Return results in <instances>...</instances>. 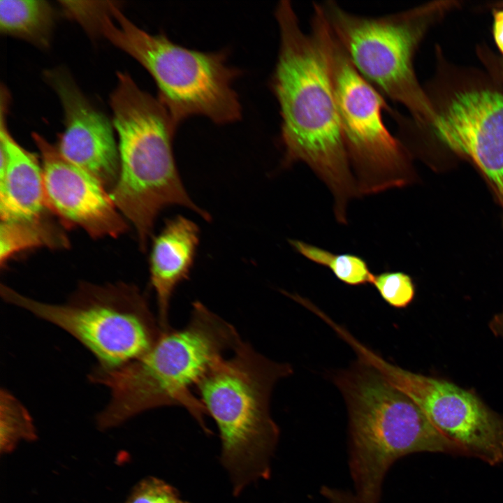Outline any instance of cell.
<instances>
[{"mask_svg":"<svg viewBox=\"0 0 503 503\" xmlns=\"http://www.w3.org/2000/svg\"><path fill=\"white\" fill-rule=\"evenodd\" d=\"M279 48L271 89L281 116L282 164H306L326 186L336 221L348 224L349 202L358 197L349 159L320 17L314 11L311 30L300 28L288 0L275 10Z\"/></svg>","mask_w":503,"mask_h":503,"instance_id":"1","label":"cell"},{"mask_svg":"<svg viewBox=\"0 0 503 503\" xmlns=\"http://www.w3.org/2000/svg\"><path fill=\"white\" fill-rule=\"evenodd\" d=\"M242 341L233 325L194 302L187 324L164 331L145 355L115 368L99 366L89 374L91 381L110 392L97 426L110 429L149 409L173 405L187 409L210 434L207 413L194 391L212 365Z\"/></svg>","mask_w":503,"mask_h":503,"instance_id":"2","label":"cell"},{"mask_svg":"<svg viewBox=\"0 0 503 503\" xmlns=\"http://www.w3.org/2000/svg\"><path fill=\"white\" fill-rule=\"evenodd\" d=\"M110 106L120 170L110 194L133 226L141 249H147L156 219L167 207L182 206L209 220L182 182L173 150L177 127L159 99L141 89L128 73H117Z\"/></svg>","mask_w":503,"mask_h":503,"instance_id":"3","label":"cell"},{"mask_svg":"<svg viewBox=\"0 0 503 503\" xmlns=\"http://www.w3.org/2000/svg\"><path fill=\"white\" fill-rule=\"evenodd\" d=\"M334 380L347 407L349 468L360 503H379L386 475L402 457L424 451L462 454L370 364L358 359Z\"/></svg>","mask_w":503,"mask_h":503,"instance_id":"4","label":"cell"},{"mask_svg":"<svg viewBox=\"0 0 503 503\" xmlns=\"http://www.w3.org/2000/svg\"><path fill=\"white\" fill-rule=\"evenodd\" d=\"M292 372L289 364L275 362L242 341L195 388L219 430L220 461L234 496L271 475L279 429L270 414V395L275 384Z\"/></svg>","mask_w":503,"mask_h":503,"instance_id":"5","label":"cell"},{"mask_svg":"<svg viewBox=\"0 0 503 503\" xmlns=\"http://www.w3.org/2000/svg\"><path fill=\"white\" fill-rule=\"evenodd\" d=\"M95 29L150 73L159 89L158 99L177 127L194 115L217 124L242 117V105L233 88L241 73L228 65L226 51L192 50L164 34H149L111 1L99 12Z\"/></svg>","mask_w":503,"mask_h":503,"instance_id":"6","label":"cell"},{"mask_svg":"<svg viewBox=\"0 0 503 503\" xmlns=\"http://www.w3.org/2000/svg\"><path fill=\"white\" fill-rule=\"evenodd\" d=\"M0 293L8 303L29 311L74 337L110 369L149 352L164 332L145 295L124 282L96 284L82 282L61 305L42 302L7 285Z\"/></svg>","mask_w":503,"mask_h":503,"instance_id":"7","label":"cell"},{"mask_svg":"<svg viewBox=\"0 0 503 503\" xmlns=\"http://www.w3.org/2000/svg\"><path fill=\"white\" fill-rule=\"evenodd\" d=\"M334 94L352 172L360 196L401 188L412 179L409 152L386 128L392 109L357 71L329 24L322 27Z\"/></svg>","mask_w":503,"mask_h":503,"instance_id":"8","label":"cell"},{"mask_svg":"<svg viewBox=\"0 0 503 503\" xmlns=\"http://www.w3.org/2000/svg\"><path fill=\"white\" fill-rule=\"evenodd\" d=\"M352 64L382 95L414 113L425 105L413 71V57L424 28L421 11L372 17L350 13L333 1L320 4Z\"/></svg>","mask_w":503,"mask_h":503,"instance_id":"9","label":"cell"},{"mask_svg":"<svg viewBox=\"0 0 503 503\" xmlns=\"http://www.w3.org/2000/svg\"><path fill=\"white\" fill-rule=\"evenodd\" d=\"M351 347L358 359L374 367L411 398L462 454L492 465L503 461V418L474 392L395 365L358 340L353 341Z\"/></svg>","mask_w":503,"mask_h":503,"instance_id":"10","label":"cell"},{"mask_svg":"<svg viewBox=\"0 0 503 503\" xmlns=\"http://www.w3.org/2000/svg\"><path fill=\"white\" fill-rule=\"evenodd\" d=\"M41 158L46 203L66 226H78L93 238H117L128 228L109 190L66 159L57 147L34 133Z\"/></svg>","mask_w":503,"mask_h":503,"instance_id":"11","label":"cell"},{"mask_svg":"<svg viewBox=\"0 0 503 503\" xmlns=\"http://www.w3.org/2000/svg\"><path fill=\"white\" fill-rule=\"evenodd\" d=\"M430 124L441 141L476 164L503 205V94L460 93Z\"/></svg>","mask_w":503,"mask_h":503,"instance_id":"12","label":"cell"},{"mask_svg":"<svg viewBox=\"0 0 503 503\" xmlns=\"http://www.w3.org/2000/svg\"><path fill=\"white\" fill-rule=\"evenodd\" d=\"M46 78L64 113L65 129L59 140L58 151L110 191L120 170L118 145L110 122L90 105L66 73L51 71Z\"/></svg>","mask_w":503,"mask_h":503,"instance_id":"13","label":"cell"},{"mask_svg":"<svg viewBox=\"0 0 503 503\" xmlns=\"http://www.w3.org/2000/svg\"><path fill=\"white\" fill-rule=\"evenodd\" d=\"M9 94L2 86L0 104L1 221H29L48 217L42 164L13 137L6 124ZM50 211V210H49Z\"/></svg>","mask_w":503,"mask_h":503,"instance_id":"14","label":"cell"},{"mask_svg":"<svg viewBox=\"0 0 503 503\" xmlns=\"http://www.w3.org/2000/svg\"><path fill=\"white\" fill-rule=\"evenodd\" d=\"M198 243V226L181 215L167 220L153 240L150 256V282L156 298L158 320L163 331L170 329V299L176 287L188 278Z\"/></svg>","mask_w":503,"mask_h":503,"instance_id":"15","label":"cell"},{"mask_svg":"<svg viewBox=\"0 0 503 503\" xmlns=\"http://www.w3.org/2000/svg\"><path fill=\"white\" fill-rule=\"evenodd\" d=\"M54 19L53 8L46 1H0L1 32L40 48L50 45Z\"/></svg>","mask_w":503,"mask_h":503,"instance_id":"16","label":"cell"},{"mask_svg":"<svg viewBox=\"0 0 503 503\" xmlns=\"http://www.w3.org/2000/svg\"><path fill=\"white\" fill-rule=\"evenodd\" d=\"M66 234L49 218L29 221H1L0 263L3 265L15 254L35 247L63 248Z\"/></svg>","mask_w":503,"mask_h":503,"instance_id":"17","label":"cell"},{"mask_svg":"<svg viewBox=\"0 0 503 503\" xmlns=\"http://www.w3.org/2000/svg\"><path fill=\"white\" fill-rule=\"evenodd\" d=\"M290 245L309 261L324 266L337 279L349 286H362L372 282L374 274L366 261L353 254H335L300 240H289Z\"/></svg>","mask_w":503,"mask_h":503,"instance_id":"18","label":"cell"},{"mask_svg":"<svg viewBox=\"0 0 503 503\" xmlns=\"http://www.w3.org/2000/svg\"><path fill=\"white\" fill-rule=\"evenodd\" d=\"M37 438L32 418L23 404L9 391L0 392V452H12L22 441Z\"/></svg>","mask_w":503,"mask_h":503,"instance_id":"19","label":"cell"},{"mask_svg":"<svg viewBox=\"0 0 503 503\" xmlns=\"http://www.w3.org/2000/svg\"><path fill=\"white\" fill-rule=\"evenodd\" d=\"M371 284L390 306L403 309L415 296V285L411 276L402 271H385L374 275Z\"/></svg>","mask_w":503,"mask_h":503,"instance_id":"20","label":"cell"},{"mask_svg":"<svg viewBox=\"0 0 503 503\" xmlns=\"http://www.w3.org/2000/svg\"><path fill=\"white\" fill-rule=\"evenodd\" d=\"M124 503H191L183 500L177 490L165 481L147 476L133 488Z\"/></svg>","mask_w":503,"mask_h":503,"instance_id":"21","label":"cell"},{"mask_svg":"<svg viewBox=\"0 0 503 503\" xmlns=\"http://www.w3.org/2000/svg\"><path fill=\"white\" fill-rule=\"evenodd\" d=\"M320 493L328 503H360L353 492L344 489L324 486Z\"/></svg>","mask_w":503,"mask_h":503,"instance_id":"22","label":"cell"},{"mask_svg":"<svg viewBox=\"0 0 503 503\" xmlns=\"http://www.w3.org/2000/svg\"><path fill=\"white\" fill-rule=\"evenodd\" d=\"M493 33L496 43L503 53V10L494 15Z\"/></svg>","mask_w":503,"mask_h":503,"instance_id":"23","label":"cell"},{"mask_svg":"<svg viewBox=\"0 0 503 503\" xmlns=\"http://www.w3.org/2000/svg\"><path fill=\"white\" fill-rule=\"evenodd\" d=\"M491 331L498 337L503 338V311L497 314L489 323Z\"/></svg>","mask_w":503,"mask_h":503,"instance_id":"24","label":"cell"}]
</instances>
